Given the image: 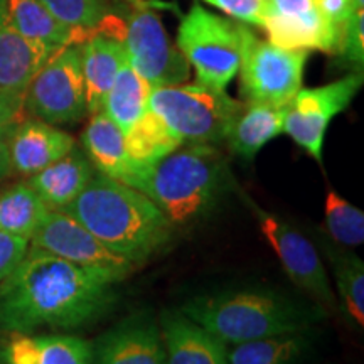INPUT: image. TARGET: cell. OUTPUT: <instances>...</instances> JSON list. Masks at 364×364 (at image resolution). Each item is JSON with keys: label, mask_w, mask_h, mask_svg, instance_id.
I'll return each instance as SVG.
<instances>
[{"label": "cell", "mask_w": 364, "mask_h": 364, "mask_svg": "<svg viewBox=\"0 0 364 364\" xmlns=\"http://www.w3.org/2000/svg\"><path fill=\"white\" fill-rule=\"evenodd\" d=\"M124 273L81 267L29 247L26 258L0 282V336L93 324L117 302Z\"/></svg>", "instance_id": "6da1fadb"}, {"label": "cell", "mask_w": 364, "mask_h": 364, "mask_svg": "<svg viewBox=\"0 0 364 364\" xmlns=\"http://www.w3.org/2000/svg\"><path fill=\"white\" fill-rule=\"evenodd\" d=\"M59 211L132 265L149 260L174 233L172 223L147 196L98 171L78 198Z\"/></svg>", "instance_id": "7a4b0ae2"}, {"label": "cell", "mask_w": 364, "mask_h": 364, "mask_svg": "<svg viewBox=\"0 0 364 364\" xmlns=\"http://www.w3.org/2000/svg\"><path fill=\"white\" fill-rule=\"evenodd\" d=\"M233 177L216 145L182 144L140 172L134 188L147 196L172 226H189L216 208Z\"/></svg>", "instance_id": "3957f363"}, {"label": "cell", "mask_w": 364, "mask_h": 364, "mask_svg": "<svg viewBox=\"0 0 364 364\" xmlns=\"http://www.w3.org/2000/svg\"><path fill=\"white\" fill-rule=\"evenodd\" d=\"M179 311L226 346L306 331L324 314L317 306H302L272 289L199 295L182 304Z\"/></svg>", "instance_id": "277c9868"}, {"label": "cell", "mask_w": 364, "mask_h": 364, "mask_svg": "<svg viewBox=\"0 0 364 364\" xmlns=\"http://www.w3.org/2000/svg\"><path fill=\"white\" fill-rule=\"evenodd\" d=\"M243 105L225 90L198 83L154 86L149 95V110L156 113L182 144L225 142Z\"/></svg>", "instance_id": "5b68a950"}, {"label": "cell", "mask_w": 364, "mask_h": 364, "mask_svg": "<svg viewBox=\"0 0 364 364\" xmlns=\"http://www.w3.org/2000/svg\"><path fill=\"white\" fill-rule=\"evenodd\" d=\"M177 49L196 70V83L226 90L240 70L241 24L194 4L179 24Z\"/></svg>", "instance_id": "8992f818"}, {"label": "cell", "mask_w": 364, "mask_h": 364, "mask_svg": "<svg viewBox=\"0 0 364 364\" xmlns=\"http://www.w3.org/2000/svg\"><path fill=\"white\" fill-rule=\"evenodd\" d=\"M306 49H287L262 41L241 24L240 93L245 103L287 107L302 88Z\"/></svg>", "instance_id": "52a82bcc"}, {"label": "cell", "mask_w": 364, "mask_h": 364, "mask_svg": "<svg viewBox=\"0 0 364 364\" xmlns=\"http://www.w3.org/2000/svg\"><path fill=\"white\" fill-rule=\"evenodd\" d=\"M233 189L238 191L243 203L255 215L262 235L265 236L268 245L279 257L289 279L300 290H304L317 304V307L324 311V314L334 312L338 309V300H336L326 265L321 260L316 245L309 241L300 231L290 226L289 223L258 206L235 182Z\"/></svg>", "instance_id": "ba28073f"}, {"label": "cell", "mask_w": 364, "mask_h": 364, "mask_svg": "<svg viewBox=\"0 0 364 364\" xmlns=\"http://www.w3.org/2000/svg\"><path fill=\"white\" fill-rule=\"evenodd\" d=\"M120 43L130 66L152 86H172L188 81L191 66L171 43L161 17L147 4L136 2L122 22Z\"/></svg>", "instance_id": "9c48e42d"}, {"label": "cell", "mask_w": 364, "mask_h": 364, "mask_svg": "<svg viewBox=\"0 0 364 364\" xmlns=\"http://www.w3.org/2000/svg\"><path fill=\"white\" fill-rule=\"evenodd\" d=\"M24 110L51 125L76 124L86 117L80 46L53 54L26 88Z\"/></svg>", "instance_id": "30bf717a"}, {"label": "cell", "mask_w": 364, "mask_h": 364, "mask_svg": "<svg viewBox=\"0 0 364 364\" xmlns=\"http://www.w3.org/2000/svg\"><path fill=\"white\" fill-rule=\"evenodd\" d=\"M363 86V71H354L317 88H300L287 105L284 132L314 161L322 164L327 129L351 105Z\"/></svg>", "instance_id": "8fae6325"}, {"label": "cell", "mask_w": 364, "mask_h": 364, "mask_svg": "<svg viewBox=\"0 0 364 364\" xmlns=\"http://www.w3.org/2000/svg\"><path fill=\"white\" fill-rule=\"evenodd\" d=\"M34 248L43 250L81 267L103 268L129 277L134 265L112 253L93 233L63 211H49L31 238Z\"/></svg>", "instance_id": "7c38bea8"}, {"label": "cell", "mask_w": 364, "mask_h": 364, "mask_svg": "<svg viewBox=\"0 0 364 364\" xmlns=\"http://www.w3.org/2000/svg\"><path fill=\"white\" fill-rule=\"evenodd\" d=\"M91 364H167L157 318L135 312L91 343Z\"/></svg>", "instance_id": "4fadbf2b"}, {"label": "cell", "mask_w": 364, "mask_h": 364, "mask_svg": "<svg viewBox=\"0 0 364 364\" xmlns=\"http://www.w3.org/2000/svg\"><path fill=\"white\" fill-rule=\"evenodd\" d=\"M93 346L73 334H6L0 364H91Z\"/></svg>", "instance_id": "5bb4252c"}, {"label": "cell", "mask_w": 364, "mask_h": 364, "mask_svg": "<svg viewBox=\"0 0 364 364\" xmlns=\"http://www.w3.org/2000/svg\"><path fill=\"white\" fill-rule=\"evenodd\" d=\"M73 147L75 139L51 124L38 118L19 122L11 139L12 171L33 176L65 157Z\"/></svg>", "instance_id": "9a60e30c"}, {"label": "cell", "mask_w": 364, "mask_h": 364, "mask_svg": "<svg viewBox=\"0 0 364 364\" xmlns=\"http://www.w3.org/2000/svg\"><path fill=\"white\" fill-rule=\"evenodd\" d=\"M159 326L167 364H228L226 344L181 311L162 312Z\"/></svg>", "instance_id": "2e32d148"}, {"label": "cell", "mask_w": 364, "mask_h": 364, "mask_svg": "<svg viewBox=\"0 0 364 364\" xmlns=\"http://www.w3.org/2000/svg\"><path fill=\"white\" fill-rule=\"evenodd\" d=\"M81 68H83L86 110L90 115L103 110L105 98L115 81L118 71L127 61L124 44L103 33L91 34L81 43Z\"/></svg>", "instance_id": "e0dca14e"}, {"label": "cell", "mask_w": 364, "mask_h": 364, "mask_svg": "<svg viewBox=\"0 0 364 364\" xmlns=\"http://www.w3.org/2000/svg\"><path fill=\"white\" fill-rule=\"evenodd\" d=\"M95 174L97 169L83 150L73 147L65 157L29 176V184L46 206L51 211H59L78 198Z\"/></svg>", "instance_id": "ac0fdd59"}, {"label": "cell", "mask_w": 364, "mask_h": 364, "mask_svg": "<svg viewBox=\"0 0 364 364\" xmlns=\"http://www.w3.org/2000/svg\"><path fill=\"white\" fill-rule=\"evenodd\" d=\"M53 54L56 53L14 29L0 0V88L26 90Z\"/></svg>", "instance_id": "d6986e66"}, {"label": "cell", "mask_w": 364, "mask_h": 364, "mask_svg": "<svg viewBox=\"0 0 364 364\" xmlns=\"http://www.w3.org/2000/svg\"><path fill=\"white\" fill-rule=\"evenodd\" d=\"M270 43L287 49H317V51L338 53L341 27L331 24L316 7L295 16H267L265 26Z\"/></svg>", "instance_id": "ffe728a7"}, {"label": "cell", "mask_w": 364, "mask_h": 364, "mask_svg": "<svg viewBox=\"0 0 364 364\" xmlns=\"http://www.w3.org/2000/svg\"><path fill=\"white\" fill-rule=\"evenodd\" d=\"M285 112L287 107L245 103L226 135L228 149L245 161H253L268 142L284 134Z\"/></svg>", "instance_id": "44dd1931"}, {"label": "cell", "mask_w": 364, "mask_h": 364, "mask_svg": "<svg viewBox=\"0 0 364 364\" xmlns=\"http://www.w3.org/2000/svg\"><path fill=\"white\" fill-rule=\"evenodd\" d=\"M81 145L100 174L125 184L132 174V164L125 149V134L103 110L91 115V120L81 134Z\"/></svg>", "instance_id": "7402d4cb"}, {"label": "cell", "mask_w": 364, "mask_h": 364, "mask_svg": "<svg viewBox=\"0 0 364 364\" xmlns=\"http://www.w3.org/2000/svg\"><path fill=\"white\" fill-rule=\"evenodd\" d=\"M7 19L17 33L58 53L83 43L81 34L58 21L41 0H4Z\"/></svg>", "instance_id": "603a6c76"}, {"label": "cell", "mask_w": 364, "mask_h": 364, "mask_svg": "<svg viewBox=\"0 0 364 364\" xmlns=\"http://www.w3.org/2000/svg\"><path fill=\"white\" fill-rule=\"evenodd\" d=\"M182 142L156 113L147 110L125 134V149L132 164V174L125 184L130 186L140 172L161 161Z\"/></svg>", "instance_id": "cb8c5ba5"}, {"label": "cell", "mask_w": 364, "mask_h": 364, "mask_svg": "<svg viewBox=\"0 0 364 364\" xmlns=\"http://www.w3.org/2000/svg\"><path fill=\"white\" fill-rule=\"evenodd\" d=\"M336 282L338 307L356 327L364 326V263L356 253L322 241Z\"/></svg>", "instance_id": "d4e9b609"}, {"label": "cell", "mask_w": 364, "mask_h": 364, "mask_svg": "<svg viewBox=\"0 0 364 364\" xmlns=\"http://www.w3.org/2000/svg\"><path fill=\"white\" fill-rule=\"evenodd\" d=\"M311 348L312 338L306 329L226 346V354L228 364H300Z\"/></svg>", "instance_id": "484cf974"}, {"label": "cell", "mask_w": 364, "mask_h": 364, "mask_svg": "<svg viewBox=\"0 0 364 364\" xmlns=\"http://www.w3.org/2000/svg\"><path fill=\"white\" fill-rule=\"evenodd\" d=\"M150 90L152 86L130 66L127 59L105 98L103 112L127 134L149 110Z\"/></svg>", "instance_id": "4316f807"}, {"label": "cell", "mask_w": 364, "mask_h": 364, "mask_svg": "<svg viewBox=\"0 0 364 364\" xmlns=\"http://www.w3.org/2000/svg\"><path fill=\"white\" fill-rule=\"evenodd\" d=\"M49 211L29 181L16 182L0 193V231L31 241Z\"/></svg>", "instance_id": "83f0119b"}, {"label": "cell", "mask_w": 364, "mask_h": 364, "mask_svg": "<svg viewBox=\"0 0 364 364\" xmlns=\"http://www.w3.org/2000/svg\"><path fill=\"white\" fill-rule=\"evenodd\" d=\"M324 225L332 243L344 248L361 247L364 241V213L329 191L324 204Z\"/></svg>", "instance_id": "f1b7e54d"}, {"label": "cell", "mask_w": 364, "mask_h": 364, "mask_svg": "<svg viewBox=\"0 0 364 364\" xmlns=\"http://www.w3.org/2000/svg\"><path fill=\"white\" fill-rule=\"evenodd\" d=\"M41 2L58 21L75 29L85 41L97 33L102 21L108 16L105 0H41Z\"/></svg>", "instance_id": "f546056e"}, {"label": "cell", "mask_w": 364, "mask_h": 364, "mask_svg": "<svg viewBox=\"0 0 364 364\" xmlns=\"http://www.w3.org/2000/svg\"><path fill=\"white\" fill-rule=\"evenodd\" d=\"M346 66H353L356 71H363L364 65V12L358 9L341 27V38L338 53Z\"/></svg>", "instance_id": "4dcf8cb0"}, {"label": "cell", "mask_w": 364, "mask_h": 364, "mask_svg": "<svg viewBox=\"0 0 364 364\" xmlns=\"http://www.w3.org/2000/svg\"><path fill=\"white\" fill-rule=\"evenodd\" d=\"M204 2L211 4L245 24L265 26L268 12L267 0H204Z\"/></svg>", "instance_id": "1f68e13d"}, {"label": "cell", "mask_w": 364, "mask_h": 364, "mask_svg": "<svg viewBox=\"0 0 364 364\" xmlns=\"http://www.w3.org/2000/svg\"><path fill=\"white\" fill-rule=\"evenodd\" d=\"M29 247L31 241L27 238L0 231V282L6 280L21 265Z\"/></svg>", "instance_id": "d6a6232c"}, {"label": "cell", "mask_w": 364, "mask_h": 364, "mask_svg": "<svg viewBox=\"0 0 364 364\" xmlns=\"http://www.w3.org/2000/svg\"><path fill=\"white\" fill-rule=\"evenodd\" d=\"M312 2L322 17L338 27H343L359 9L354 0H312Z\"/></svg>", "instance_id": "836d02e7"}, {"label": "cell", "mask_w": 364, "mask_h": 364, "mask_svg": "<svg viewBox=\"0 0 364 364\" xmlns=\"http://www.w3.org/2000/svg\"><path fill=\"white\" fill-rule=\"evenodd\" d=\"M26 90L0 88V127L21 122L24 112Z\"/></svg>", "instance_id": "e575fe53"}, {"label": "cell", "mask_w": 364, "mask_h": 364, "mask_svg": "<svg viewBox=\"0 0 364 364\" xmlns=\"http://www.w3.org/2000/svg\"><path fill=\"white\" fill-rule=\"evenodd\" d=\"M267 16H295L314 7L312 0H267Z\"/></svg>", "instance_id": "d590c367"}, {"label": "cell", "mask_w": 364, "mask_h": 364, "mask_svg": "<svg viewBox=\"0 0 364 364\" xmlns=\"http://www.w3.org/2000/svg\"><path fill=\"white\" fill-rule=\"evenodd\" d=\"M19 122H12V124L0 127V181L11 176L12 164H11V139L14 130Z\"/></svg>", "instance_id": "8d00e7d4"}, {"label": "cell", "mask_w": 364, "mask_h": 364, "mask_svg": "<svg viewBox=\"0 0 364 364\" xmlns=\"http://www.w3.org/2000/svg\"><path fill=\"white\" fill-rule=\"evenodd\" d=\"M354 2L358 4V7H359V9H363V7H364V0H354Z\"/></svg>", "instance_id": "74e56055"}]
</instances>
